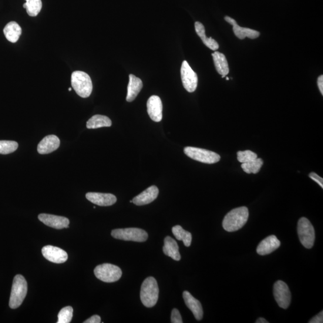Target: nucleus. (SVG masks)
<instances>
[{
	"label": "nucleus",
	"mask_w": 323,
	"mask_h": 323,
	"mask_svg": "<svg viewBox=\"0 0 323 323\" xmlns=\"http://www.w3.org/2000/svg\"><path fill=\"white\" fill-rule=\"evenodd\" d=\"M42 254L47 260L55 264L64 263L68 259V254L62 249L47 245L42 248Z\"/></svg>",
	"instance_id": "nucleus-11"
},
{
	"label": "nucleus",
	"mask_w": 323,
	"mask_h": 323,
	"mask_svg": "<svg viewBox=\"0 0 323 323\" xmlns=\"http://www.w3.org/2000/svg\"><path fill=\"white\" fill-rule=\"evenodd\" d=\"M171 322L173 323H183L180 313L176 308L173 309L172 313H171Z\"/></svg>",
	"instance_id": "nucleus-32"
},
{
	"label": "nucleus",
	"mask_w": 323,
	"mask_h": 323,
	"mask_svg": "<svg viewBox=\"0 0 323 323\" xmlns=\"http://www.w3.org/2000/svg\"><path fill=\"white\" fill-rule=\"evenodd\" d=\"M163 252L167 256L172 258L174 261H179L181 259L179 247L177 242L169 236L165 238Z\"/></svg>",
	"instance_id": "nucleus-21"
},
{
	"label": "nucleus",
	"mask_w": 323,
	"mask_h": 323,
	"mask_svg": "<svg viewBox=\"0 0 323 323\" xmlns=\"http://www.w3.org/2000/svg\"><path fill=\"white\" fill-rule=\"evenodd\" d=\"M39 219L46 226L56 229V230L69 228L70 224V220L68 218L52 214H40Z\"/></svg>",
	"instance_id": "nucleus-13"
},
{
	"label": "nucleus",
	"mask_w": 323,
	"mask_h": 323,
	"mask_svg": "<svg viewBox=\"0 0 323 323\" xmlns=\"http://www.w3.org/2000/svg\"><path fill=\"white\" fill-rule=\"evenodd\" d=\"M3 32L8 41L15 43L18 41L21 35L22 28L18 23L12 21L6 25Z\"/></svg>",
	"instance_id": "nucleus-23"
},
{
	"label": "nucleus",
	"mask_w": 323,
	"mask_h": 323,
	"mask_svg": "<svg viewBox=\"0 0 323 323\" xmlns=\"http://www.w3.org/2000/svg\"><path fill=\"white\" fill-rule=\"evenodd\" d=\"M298 233L301 244L305 248H311L314 244L315 231L311 222L307 218L302 217L299 219Z\"/></svg>",
	"instance_id": "nucleus-7"
},
{
	"label": "nucleus",
	"mask_w": 323,
	"mask_h": 323,
	"mask_svg": "<svg viewBox=\"0 0 323 323\" xmlns=\"http://www.w3.org/2000/svg\"><path fill=\"white\" fill-rule=\"evenodd\" d=\"M18 148V143L13 141H0V154H8L14 152Z\"/></svg>",
	"instance_id": "nucleus-29"
},
{
	"label": "nucleus",
	"mask_w": 323,
	"mask_h": 323,
	"mask_svg": "<svg viewBox=\"0 0 323 323\" xmlns=\"http://www.w3.org/2000/svg\"><path fill=\"white\" fill-rule=\"evenodd\" d=\"M309 177L311 178L312 180L317 183L319 186L323 188V179L322 178L319 177L318 174L315 173H311L309 175Z\"/></svg>",
	"instance_id": "nucleus-33"
},
{
	"label": "nucleus",
	"mask_w": 323,
	"mask_h": 323,
	"mask_svg": "<svg viewBox=\"0 0 323 323\" xmlns=\"http://www.w3.org/2000/svg\"><path fill=\"white\" fill-rule=\"evenodd\" d=\"M130 203H133V201H130Z\"/></svg>",
	"instance_id": "nucleus-39"
},
{
	"label": "nucleus",
	"mask_w": 323,
	"mask_h": 323,
	"mask_svg": "<svg viewBox=\"0 0 323 323\" xmlns=\"http://www.w3.org/2000/svg\"><path fill=\"white\" fill-rule=\"evenodd\" d=\"M264 165V161L261 158H257L247 163L242 164L241 167L245 173L247 174H257Z\"/></svg>",
	"instance_id": "nucleus-28"
},
{
	"label": "nucleus",
	"mask_w": 323,
	"mask_h": 323,
	"mask_svg": "<svg viewBox=\"0 0 323 323\" xmlns=\"http://www.w3.org/2000/svg\"><path fill=\"white\" fill-rule=\"evenodd\" d=\"M185 304L192 312L195 318L200 321L203 317V309L201 302L195 299L189 292L184 291L183 294Z\"/></svg>",
	"instance_id": "nucleus-19"
},
{
	"label": "nucleus",
	"mask_w": 323,
	"mask_h": 323,
	"mask_svg": "<svg viewBox=\"0 0 323 323\" xmlns=\"http://www.w3.org/2000/svg\"><path fill=\"white\" fill-rule=\"evenodd\" d=\"M224 19L225 21L233 26L234 33L238 39L243 40L248 38L251 39H255L258 38L259 36H260V33L255 31V30L248 28H242V27L239 26L237 21L230 16H225Z\"/></svg>",
	"instance_id": "nucleus-14"
},
{
	"label": "nucleus",
	"mask_w": 323,
	"mask_h": 323,
	"mask_svg": "<svg viewBox=\"0 0 323 323\" xmlns=\"http://www.w3.org/2000/svg\"><path fill=\"white\" fill-rule=\"evenodd\" d=\"M184 152L191 159L202 163L213 164L220 160L219 154L201 148L186 147L184 149Z\"/></svg>",
	"instance_id": "nucleus-5"
},
{
	"label": "nucleus",
	"mask_w": 323,
	"mask_h": 323,
	"mask_svg": "<svg viewBox=\"0 0 323 323\" xmlns=\"http://www.w3.org/2000/svg\"><path fill=\"white\" fill-rule=\"evenodd\" d=\"M181 80L184 89L188 92H193L198 86V76L191 69L186 60H184L181 68Z\"/></svg>",
	"instance_id": "nucleus-9"
},
{
	"label": "nucleus",
	"mask_w": 323,
	"mask_h": 323,
	"mask_svg": "<svg viewBox=\"0 0 323 323\" xmlns=\"http://www.w3.org/2000/svg\"><path fill=\"white\" fill-rule=\"evenodd\" d=\"M72 88H70H70H69V91H72Z\"/></svg>",
	"instance_id": "nucleus-38"
},
{
	"label": "nucleus",
	"mask_w": 323,
	"mask_h": 323,
	"mask_svg": "<svg viewBox=\"0 0 323 323\" xmlns=\"http://www.w3.org/2000/svg\"><path fill=\"white\" fill-rule=\"evenodd\" d=\"M269 322L264 318H259L255 323H268Z\"/></svg>",
	"instance_id": "nucleus-37"
},
{
	"label": "nucleus",
	"mask_w": 323,
	"mask_h": 323,
	"mask_svg": "<svg viewBox=\"0 0 323 323\" xmlns=\"http://www.w3.org/2000/svg\"><path fill=\"white\" fill-rule=\"evenodd\" d=\"M281 242L275 235H271L262 240L257 248L259 255H265L270 254L280 247Z\"/></svg>",
	"instance_id": "nucleus-18"
},
{
	"label": "nucleus",
	"mask_w": 323,
	"mask_h": 323,
	"mask_svg": "<svg viewBox=\"0 0 323 323\" xmlns=\"http://www.w3.org/2000/svg\"><path fill=\"white\" fill-rule=\"evenodd\" d=\"M60 146L59 138L55 135H50L44 138L38 146L39 153L46 154L58 149Z\"/></svg>",
	"instance_id": "nucleus-16"
},
{
	"label": "nucleus",
	"mask_w": 323,
	"mask_h": 323,
	"mask_svg": "<svg viewBox=\"0 0 323 323\" xmlns=\"http://www.w3.org/2000/svg\"><path fill=\"white\" fill-rule=\"evenodd\" d=\"M249 217L248 208L241 207L231 210L224 218L223 228L227 232L240 230L246 224Z\"/></svg>",
	"instance_id": "nucleus-1"
},
{
	"label": "nucleus",
	"mask_w": 323,
	"mask_h": 323,
	"mask_svg": "<svg viewBox=\"0 0 323 323\" xmlns=\"http://www.w3.org/2000/svg\"><path fill=\"white\" fill-rule=\"evenodd\" d=\"M112 236L117 240L143 242L148 238L147 232L139 228H125L114 230Z\"/></svg>",
	"instance_id": "nucleus-8"
},
{
	"label": "nucleus",
	"mask_w": 323,
	"mask_h": 323,
	"mask_svg": "<svg viewBox=\"0 0 323 323\" xmlns=\"http://www.w3.org/2000/svg\"><path fill=\"white\" fill-rule=\"evenodd\" d=\"M112 124V120L109 117L96 114L87 121L86 127L88 129H97L103 127H110Z\"/></svg>",
	"instance_id": "nucleus-25"
},
{
	"label": "nucleus",
	"mask_w": 323,
	"mask_h": 323,
	"mask_svg": "<svg viewBox=\"0 0 323 323\" xmlns=\"http://www.w3.org/2000/svg\"><path fill=\"white\" fill-rule=\"evenodd\" d=\"M158 195H159L158 188L155 186H151L135 197L133 203L138 206L149 204L156 199Z\"/></svg>",
	"instance_id": "nucleus-17"
},
{
	"label": "nucleus",
	"mask_w": 323,
	"mask_h": 323,
	"mask_svg": "<svg viewBox=\"0 0 323 323\" xmlns=\"http://www.w3.org/2000/svg\"><path fill=\"white\" fill-rule=\"evenodd\" d=\"M159 287L156 279L150 277L146 279L141 285L140 298L141 302L147 308L153 307L159 298Z\"/></svg>",
	"instance_id": "nucleus-2"
},
{
	"label": "nucleus",
	"mask_w": 323,
	"mask_h": 323,
	"mask_svg": "<svg viewBox=\"0 0 323 323\" xmlns=\"http://www.w3.org/2000/svg\"><path fill=\"white\" fill-rule=\"evenodd\" d=\"M85 323H100L101 322V317L99 315H93L89 319H86L85 321H84Z\"/></svg>",
	"instance_id": "nucleus-35"
},
{
	"label": "nucleus",
	"mask_w": 323,
	"mask_h": 323,
	"mask_svg": "<svg viewBox=\"0 0 323 323\" xmlns=\"http://www.w3.org/2000/svg\"><path fill=\"white\" fill-rule=\"evenodd\" d=\"M172 232L177 240L183 241L185 246H190L192 237H191V234L190 232L185 231L179 225H176V226L174 227L172 229Z\"/></svg>",
	"instance_id": "nucleus-26"
},
{
	"label": "nucleus",
	"mask_w": 323,
	"mask_h": 323,
	"mask_svg": "<svg viewBox=\"0 0 323 323\" xmlns=\"http://www.w3.org/2000/svg\"><path fill=\"white\" fill-rule=\"evenodd\" d=\"M227 80H230V79H229L228 77H227Z\"/></svg>",
	"instance_id": "nucleus-40"
},
{
	"label": "nucleus",
	"mask_w": 323,
	"mask_h": 323,
	"mask_svg": "<svg viewBox=\"0 0 323 323\" xmlns=\"http://www.w3.org/2000/svg\"><path fill=\"white\" fill-rule=\"evenodd\" d=\"M27 282L21 275H17L13 280L9 307L12 309L18 308L22 304L27 294Z\"/></svg>",
	"instance_id": "nucleus-4"
},
{
	"label": "nucleus",
	"mask_w": 323,
	"mask_h": 323,
	"mask_svg": "<svg viewBox=\"0 0 323 323\" xmlns=\"http://www.w3.org/2000/svg\"><path fill=\"white\" fill-rule=\"evenodd\" d=\"M130 82L127 86V93L126 101L127 102H132L142 89L143 84L142 80L138 78L133 75H130Z\"/></svg>",
	"instance_id": "nucleus-20"
},
{
	"label": "nucleus",
	"mask_w": 323,
	"mask_h": 323,
	"mask_svg": "<svg viewBox=\"0 0 323 323\" xmlns=\"http://www.w3.org/2000/svg\"><path fill=\"white\" fill-rule=\"evenodd\" d=\"M237 158L240 163L244 164L257 159V155L251 150L240 151L237 153Z\"/></svg>",
	"instance_id": "nucleus-31"
},
{
	"label": "nucleus",
	"mask_w": 323,
	"mask_h": 323,
	"mask_svg": "<svg viewBox=\"0 0 323 323\" xmlns=\"http://www.w3.org/2000/svg\"><path fill=\"white\" fill-rule=\"evenodd\" d=\"M195 27L197 35L199 36L205 46L212 50H215V51L219 48V45L215 40L211 38H207L206 35H205V27L203 23L200 22H196L195 23Z\"/></svg>",
	"instance_id": "nucleus-24"
},
{
	"label": "nucleus",
	"mask_w": 323,
	"mask_h": 323,
	"mask_svg": "<svg viewBox=\"0 0 323 323\" xmlns=\"http://www.w3.org/2000/svg\"><path fill=\"white\" fill-rule=\"evenodd\" d=\"M73 309L71 307L63 308L58 314V321L57 323H69L73 318Z\"/></svg>",
	"instance_id": "nucleus-30"
},
{
	"label": "nucleus",
	"mask_w": 323,
	"mask_h": 323,
	"mask_svg": "<svg viewBox=\"0 0 323 323\" xmlns=\"http://www.w3.org/2000/svg\"><path fill=\"white\" fill-rule=\"evenodd\" d=\"M72 85L75 92L80 97H89L92 92V80L87 73L76 71L72 75Z\"/></svg>",
	"instance_id": "nucleus-3"
},
{
	"label": "nucleus",
	"mask_w": 323,
	"mask_h": 323,
	"mask_svg": "<svg viewBox=\"0 0 323 323\" xmlns=\"http://www.w3.org/2000/svg\"><path fill=\"white\" fill-rule=\"evenodd\" d=\"M26 3L23 5L26 9V12L30 16H38L42 9V0H25Z\"/></svg>",
	"instance_id": "nucleus-27"
},
{
	"label": "nucleus",
	"mask_w": 323,
	"mask_h": 323,
	"mask_svg": "<svg viewBox=\"0 0 323 323\" xmlns=\"http://www.w3.org/2000/svg\"><path fill=\"white\" fill-rule=\"evenodd\" d=\"M309 323H322L323 322V312L322 311L314 317H313Z\"/></svg>",
	"instance_id": "nucleus-34"
},
{
	"label": "nucleus",
	"mask_w": 323,
	"mask_h": 323,
	"mask_svg": "<svg viewBox=\"0 0 323 323\" xmlns=\"http://www.w3.org/2000/svg\"><path fill=\"white\" fill-rule=\"evenodd\" d=\"M147 112L150 119L154 122H159L163 119V103L160 98L153 95L147 103Z\"/></svg>",
	"instance_id": "nucleus-12"
},
{
	"label": "nucleus",
	"mask_w": 323,
	"mask_h": 323,
	"mask_svg": "<svg viewBox=\"0 0 323 323\" xmlns=\"http://www.w3.org/2000/svg\"><path fill=\"white\" fill-rule=\"evenodd\" d=\"M86 198L92 203L102 207L111 206L117 201L116 197L110 193L89 192L86 195Z\"/></svg>",
	"instance_id": "nucleus-15"
},
{
	"label": "nucleus",
	"mask_w": 323,
	"mask_h": 323,
	"mask_svg": "<svg viewBox=\"0 0 323 323\" xmlns=\"http://www.w3.org/2000/svg\"><path fill=\"white\" fill-rule=\"evenodd\" d=\"M94 274L101 281L114 282L120 280L122 275V271L116 265L104 264L97 266L94 269Z\"/></svg>",
	"instance_id": "nucleus-6"
},
{
	"label": "nucleus",
	"mask_w": 323,
	"mask_h": 323,
	"mask_svg": "<svg viewBox=\"0 0 323 323\" xmlns=\"http://www.w3.org/2000/svg\"><path fill=\"white\" fill-rule=\"evenodd\" d=\"M212 56H213L215 67L217 72L224 78L230 73V69H229L226 56L223 53L217 51H215L212 54Z\"/></svg>",
	"instance_id": "nucleus-22"
},
{
	"label": "nucleus",
	"mask_w": 323,
	"mask_h": 323,
	"mask_svg": "<svg viewBox=\"0 0 323 323\" xmlns=\"http://www.w3.org/2000/svg\"><path fill=\"white\" fill-rule=\"evenodd\" d=\"M274 295L279 307L287 309L291 302V293L288 285L282 281H278L274 285Z\"/></svg>",
	"instance_id": "nucleus-10"
},
{
	"label": "nucleus",
	"mask_w": 323,
	"mask_h": 323,
	"mask_svg": "<svg viewBox=\"0 0 323 323\" xmlns=\"http://www.w3.org/2000/svg\"><path fill=\"white\" fill-rule=\"evenodd\" d=\"M317 83L319 91H320L321 95H323V76H319L317 80Z\"/></svg>",
	"instance_id": "nucleus-36"
}]
</instances>
